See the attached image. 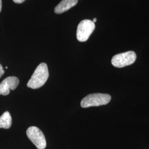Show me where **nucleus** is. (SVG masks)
Wrapping results in <instances>:
<instances>
[{"label": "nucleus", "mask_w": 149, "mask_h": 149, "mask_svg": "<svg viewBox=\"0 0 149 149\" xmlns=\"http://www.w3.org/2000/svg\"><path fill=\"white\" fill-rule=\"evenodd\" d=\"M49 71L47 64H39L35 70L31 78L29 80L27 86L32 89H37L42 87L49 77Z\"/></svg>", "instance_id": "nucleus-1"}, {"label": "nucleus", "mask_w": 149, "mask_h": 149, "mask_svg": "<svg viewBox=\"0 0 149 149\" xmlns=\"http://www.w3.org/2000/svg\"><path fill=\"white\" fill-rule=\"evenodd\" d=\"M111 100V96L104 93H93L84 98L81 102L82 108L106 105Z\"/></svg>", "instance_id": "nucleus-2"}, {"label": "nucleus", "mask_w": 149, "mask_h": 149, "mask_svg": "<svg viewBox=\"0 0 149 149\" xmlns=\"http://www.w3.org/2000/svg\"><path fill=\"white\" fill-rule=\"evenodd\" d=\"M95 29V24L92 21L85 19L80 22L77 26L76 32L77 40L81 42L87 41Z\"/></svg>", "instance_id": "nucleus-3"}, {"label": "nucleus", "mask_w": 149, "mask_h": 149, "mask_svg": "<svg viewBox=\"0 0 149 149\" xmlns=\"http://www.w3.org/2000/svg\"><path fill=\"white\" fill-rule=\"evenodd\" d=\"M136 59V55L133 51L118 54L112 58V64L116 68H121L133 64Z\"/></svg>", "instance_id": "nucleus-4"}, {"label": "nucleus", "mask_w": 149, "mask_h": 149, "mask_svg": "<svg viewBox=\"0 0 149 149\" xmlns=\"http://www.w3.org/2000/svg\"><path fill=\"white\" fill-rule=\"evenodd\" d=\"M27 136L38 149H44L47 141L43 132L36 127H31L27 130Z\"/></svg>", "instance_id": "nucleus-5"}, {"label": "nucleus", "mask_w": 149, "mask_h": 149, "mask_svg": "<svg viewBox=\"0 0 149 149\" xmlns=\"http://www.w3.org/2000/svg\"><path fill=\"white\" fill-rule=\"evenodd\" d=\"M19 82V79L17 77L10 76L7 77L0 84V95H8L10 90L16 89Z\"/></svg>", "instance_id": "nucleus-6"}, {"label": "nucleus", "mask_w": 149, "mask_h": 149, "mask_svg": "<svg viewBox=\"0 0 149 149\" xmlns=\"http://www.w3.org/2000/svg\"><path fill=\"white\" fill-rule=\"evenodd\" d=\"M77 2L78 0H62L55 7L54 12L56 14H61L73 7Z\"/></svg>", "instance_id": "nucleus-7"}, {"label": "nucleus", "mask_w": 149, "mask_h": 149, "mask_svg": "<svg viewBox=\"0 0 149 149\" xmlns=\"http://www.w3.org/2000/svg\"><path fill=\"white\" fill-rule=\"evenodd\" d=\"M12 125V117L10 113L7 111L0 117V128L9 129Z\"/></svg>", "instance_id": "nucleus-8"}, {"label": "nucleus", "mask_w": 149, "mask_h": 149, "mask_svg": "<svg viewBox=\"0 0 149 149\" xmlns=\"http://www.w3.org/2000/svg\"><path fill=\"white\" fill-rule=\"evenodd\" d=\"M5 74V71L3 69L2 66L0 64V78L2 77V76Z\"/></svg>", "instance_id": "nucleus-9"}, {"label": "nucleus", "mask_w": 149, "mask_h": 149, "mask_svg": "<svg viewBox=\"0 0 149 149\" xmlns=\"http://www.w3.org/2000/svg\"><path fill=\"white\" fill-rule=\"evenodd\" d=\"M13 1L16 3H22L24 2L26 0H13Z\"/></svg>", "instance_id": "nucleus-10"}, {"label": "nucleus", "mask_w": 149, "mask_h": 149, "mask_svg": "<svg viewBox=\"0 0 149 149\" xmlns=\"http://www.w3.org/2000/svg\"><path fill=\"white\" fill-rule=\"evenodd\" d=\"M2 10V0H0V12Z\"/></svg>", "instance_id": "nucleus-11"}, {"label": "nucleus", "mask_w": 149, "mask_h": 149, "mask_svg": "<svg viewBox=\"0 0 149 149\" xmlns=\"http://www.w3.org/2000/svg\"><path fill=\"white\" fill-rule=\"evenodd\" d=\"M93 23H95V22H96V21H97V19H96V18H93Z\"/></svg>", "instance_id": "nucleus-12"}]
</instances>
